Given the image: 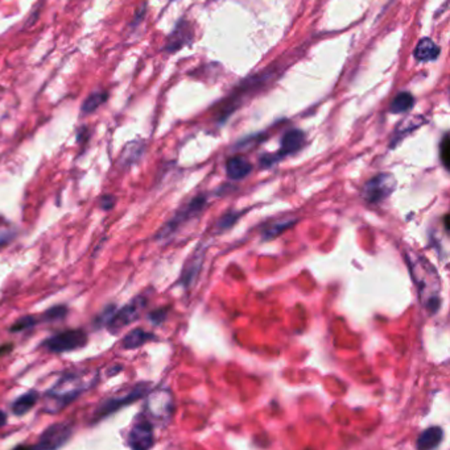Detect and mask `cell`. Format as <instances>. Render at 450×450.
<instances>
[{"mask_svg":"<svg viewBox=\"0 0 450 450\" xmlns=\"http://www.w3.org/2000/svg\"><path fill=\"white\" fill-rule=\"evenodd\" d=\"M98 382V371L83 370L66 373L57 383L45 394L44 411L57 413L69 406L85 391L90 390Z\"/></svg>","mask_w":450,"mask_h":450,"instance_id":"1","label":"cell"},{"mask_svg":"<svg viewBox=\"0 0 450 450\" xmlns=\"http://www.w3.org/2000/svg\"><path fill=\"white\" fill-rule=\"evenodd\" d=\"M406 260L421 304L430 315H436L441 307V280L437 271L430 261L412 251L406 254Z\"/></svg>","mask_w":450,"mask_h":450,"instance_id":"2","label":"cell"},{"mask_svg":"<svg viewBox=\"0 0 450 450\" xmlns=\"http://www.w3.org/2000/svg\"><path fill=\"white\" fill-rule=\"evenodd\" d=\"M207 204V198L205 195L195 196L190 201L184 204L180 210L177 211L171 220L166 221L163 227L156 233L154 239L157 241H165L171 237H174V233L178 232L184 224L193 220L202 211L205 210Z\"/></svg>","mask_w":450,"mask_h":450,"instance_id":"3","label":"cell"},{"mask_svg":"<svg viewBox=\"0 0 450 450\" xmlns=\"http://www.w3.org/2000/svg\"><path fill=\"white\" fill-rule=\"evenodd\" d=\"M151 389V383L148 382H142L136 386H133V389L124 394H118L111 398H106L101 401V404L95 408V415H94V421H99L104 419L106 416H110L115 413L116 411L121 410L126 406H130L135 401L144 398Z\"/></svg>","mask_w":450,"mask_h":450,"instance_id":"4","label":"cell"},{"mask_svg":"<svg viewBox=\"0 0 450 450\" xmlns=\"http://www.w3.org/2000/svg\"><path fill=\"white\" fill-rule=\"evenodd\" d=\"M305 142V133L300 130H291L286 132L281 137L280 149L274 154H263L259 160V163L263 169H268L279 163L283 158L296 153L303 148Z\"/></svg>","mask_w":450,"mask_h":450,"instance_id":"5","label":"cell"},{"mask_svg":"<svg viewBox=\"0 0 450 450\" xmlns=\"http://www.w3.org/2000/svg\"><path fill=\"white\" fill-rule=\"evenodd\" d=\"M147 304H148V299L143 295L133 298L128 304L123 306L121 310L115 311L113 318L106 324V328L111 335L119 333L123 328L128 327L130 324H133V321L138 320L142 316Z\"/></svg>","mask_w":450,"mask_h":450,"instance_id":"6","label":"cell"},{"mask_svg":"<svg viewBox=\"0 0 450 450\" xmlns=\"http://www.w3.org/2000/svg\"><path fill=\"white\" fill-rule=\"evenodd\" d=\"M87 335L82 330H68L60 332L42 342V346L51 353H68L82 349L87 344Z\"/></svg>","mask_w":450,"mask_h":450,"instance_id":"7","label":"cell"},{"mask_svg":"<svg viewBox=\"0 0 450 450\" xmlns=\"http://www.w3.org/2000/svg\"><path fill=\"white\" fill-rule=\"evenodd\" d=\"M398 186L396 178L389 173H380L365 183L362 196L370 204H379L391 196Z\"/></svg>","mask_w":450,"mask_h":450,"instance_id":"8","label":"cell"},{"mask_svg":"<svg viewBox=\"0 0 450 450\" xmlns=\"http://www.w3.org/2000/svg\"><path fill=\"white\" fill-rule=\"evenodd\" d=\"M73 427L69 423L51 424L41 433L33 450H59L72 439Z\"/></svg>","mask_w":450,"mask_h":450,"instance_id":"9","label":"cell"},{"mask_svg":"<svg viewBox=\"0 0 450 450\" xmlns=\"http://www.w3.org/2000/svg\"><path fill=\"white\" fill-rule=\"evenodd\" d=\"M131 450H151L154 445V425L150 420L138 421L128 433Z\"/></svg>","mask_w":450,"mask_h":450,"instance_id":"10","label":"cell"},{"mask_svg":"<svg viewBox=\"0 0 450 450\" xmlns=\"http://www.w3.org/2000/svg\"><path fill=\"white\" fill-rule=\"evenodd\" d=\"M174 408L172 396L168 391H154L147 400V412L148 415L159 421L169 419Z\"/></svg>","mask_w":450,"mask_h":450,"instance_id":"11","label":"cell"},{"mask_svg":"<svg viewBox=\"0 0 450 450\" xmlns=\"http://www.w3.org/2000/svg\"><path fill=\"white\" fill-rule=\"evenodd\" d=\"M205 260V248L195 249L192 257L185 263L184 270L180 277V283L184 286L185 289H189L195 282V278L198 277L200 271L202 269V263Z\"/></svg>","mask_w":450,"mask_h":450,"instance_id":"12","label":"cell"},{"mask_svg":"<svg viewBox=\"0 0 450 450\" xmlns=\"http://www.w3.org/2000/svg\"><path fill=\"white\" fill-rule=\"evenodd\" d=\"M145 148H147V145H145L144 141L135 140L128 142L123 148L122 153L119 156V160H118V165L123 169L131 168L133 165L142 160V157L145 153Z\"/></svg>","mask_w":450,"mask_h":450,"instance_id":"13","label":"cell"},{"mask_svg":"<svg viewBox=\"0 0 450 450\" xmlns=\"http://www.w3.org/2000/svg\"><path fill=\"white\" fill-rule=\"evenodd\" d=\"M253 171V165L242 156H234L226 162V173L231 180H245Z\"/></svg>","mask_w":450,"mask_h":450,"instance_id":"14","label":"cell"},{"mask_svg":"<svg viewBox=\"0 0 450 450\" xmlns=\"http://www.w3.org/2000/svg\"><path fill=\"white\" fill-rule=\"evenodd\" d=\"M156 340V336L151 332H147L143 328H135L128 332L122 340L123 349L133 350L140 348L150 341Z\"/></svg>","mask_w":450,"mask_h":450,"instance_id":"15","label":"cell"},{"mask_svg":"<svg viewBox=\"0 0 450 450\" xmlns=\"http://www.w3.org/2000/svg\"><path fill=\"white\" fill-rule=\"evenodd\" d=\"M444 439V430L441 427H430L424 430L416 441L418 450H434Z\"/></svg>","mask_w":450,"mask_h":450,"instance_id":"16","label":"cell"},{"mask_svg":"<svg viewBox=\"0 0 450 450\" xmlns=\"http://www.w3.org/2000/svg\"><path fill=\"white\" fill-rule=\"evenodd\" d=\"M39 398H40V395L37 391L32 390L23 394L12 403V406H11L12 413L16 416H23V415L28 413L37 404Z\"/></svg>","mask_w":450,"mask_h":450,"instance_id":"17","label":"cell"},{"mask_svg":"<svg viewBox=\"0 0 450 450\" xmlns=\"http://www.w3.org/2000/svg\"><path fill=\"white\" fill-rule=\"evenodd\" d=\"M297 223V219H280L267 224L262 230V239L264 241H271L279 237L281 233L292 228Z\"/></svg>","mask_w":450,"mask_h":450,"instance_id":"18","label":"cell"},{"mask_svg":"<svg viewBox=\"0 0 450 450\" xmlns=\"http://www.w3.org/2000/svg\"><path fill=\"white\" fill-rule=\"evenodd\" d=\"M439 54H440V48L430 39H422L415 49V58L420 62L434 61L439 57Z\"/></svg>","mask_w":450,"mask_h":450,"instance_id":"19","label":"cell"},{"mask_svg":"<svg viewBox=\"0 0 450 450\" xmlns=\"http://www.w3.org/2000/svg\"><path fill=\"white\" fill-rule=\"evenodd\" d=\"M413 104H415V98L409 92H400L392 100L389 106V112L404 113V112H408L413 107Z\"/></svg>","mask_w":450,"mask_h":450,"instance_id":"20","label":"cell"},{"mask_svg":"<svg viewBox=\"0 0 450 450\" xmlns=\"http://www.w3.org/2000/svg\"><path fill=\"white\" fill-rule=\"evenodd\" d=\"M107 98H109V94L106 91L92 92V95L87 96V99L83 101L81 108L82 113L90 115L92 112H95L107 100Z\"/></svg>","mask_w":450,"mask_h":450,"instance_id":"21","label":"cell"},{"mask_svg":"<svg viewBox=\"0 0 450 450\" xmlns=\"http://www.w3.org/2000/svg\"><path fill=\"white\" fill-rule=\"evenodd\" d=\"M69 313V308L65 304H57L53 306L49 310L45 311L42 315V321L47 323H53V321H60L65 319Z\"/></svg>","mask_w":450,"mask_h":450,"instance_id":"22","label":"cell"},{"mask_svg":"<svg viewBox=\"0 0 450 450\" xmlns=\"http://www.w3.org/2000/svg\"><path fill=\"white\" fill-rule=\"evenodd\" d=\"M241 212L239 211H229L226 212L225 215L217 221V230L219 232H225V230H230L234 224H236L238 219L241 218Z\"/></svg>","mask_w":450,"mask_h":450,"instance_id":"23","label":"cell"},{"mask_svg":"<svg viewBox=\"0 0 450 450\" xmlns=\"http://www.w3.org/2000/svg\"><path fill=\"white\" fill-rule=\"evenodd\" d=\"M37 323H39V319L36 316L27 315V316L20 318L19 320L15 321L10 328V332L19 333V332H23V330H31L35 325H37Z\"/></svg>","mask_w":450,"mask_h":450,"instance_id":"24","label":"cell"},{"mask_svg":"<svg viewBox=\"0 0 450 450\" xmlns=\"http://www.w3.org/2000/svg\"><path fill=\"white\" fill-rule=\"evenodd\" d=\"M115 310H116V306L115 304H110V306H107L104 310L95 318V320H94V324L98 327V328H101V327H106V324L109 323V320L113 318L114 313H115Z\"/></svg>","mask_w":450,"mask_h":450,"instance_id":"25","label":"cell"},{"mask_svg":"<svg viewBox=\"0 0 450 450\" xmlns=\"http://www.w3.org/2000/svg\"><path fill=\"white\" fill-rule=\"evenodd\" d=\"M166 316H168V308H159V310L152 311L148 315V319L154 325H160L165 321Z\"/></svg>","mask_w":450,"mask_h":450,"instance_id":"26","label":"cell"},{"mask_svg":"<svg viewBox=\"0 0 450 450\" xmlns=\"http://www.w3.org/2000/svg\"><path fill=\"white\" fill-rule=\"evenodd\" d=\"M116 204V196L111 194H104L99 199V207L103 211H111Z\"/></svg>","mask_w":450,"mask_h":450,"instance_id":"27","label":"cell"},{"mask_svg":"<svg viewBox=\"0 0 450 450\" xmlns=\"http://www.w3.org/2000/svg\"><path fill=\"white\" fill-rule=\"evenodd\" d=\"M448 151H449V137L448 135H445L440 144V160L446 169H448V157H446Z\"/></svg>","mask_w":450,"mask_h":450,"instance_id":"28","label":"cell"},{"mask_svg":"<svg viewBox=\"0 0 450 450\" xmlns=\"http://www.w3.org/2000/svg\"><path fill=\"white\" fill-rule=\"evenodd\" d=\"M89 139H90V132H89V130H87L86 127L78 130V132H77V141H78L80 144H86V142L89 141Z\"/></svg>","mask_w":450,"mask_h":450,"instance_id":"29","label":"cell"},{"mask_svg":"<svg viewBox=\"0 0 450 450\" xmlns=\"http://www.w3.org/2000/svg\"><path fill=\"white\" fill-rule=\"evenodd\" d=\"M7 424V413L4 411L0 410V428Z\"/></svg>","mask_w":450,"mask_h":450,"instance_id":"30","label":"cell"}]
</instances>
